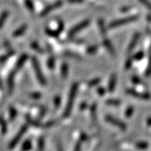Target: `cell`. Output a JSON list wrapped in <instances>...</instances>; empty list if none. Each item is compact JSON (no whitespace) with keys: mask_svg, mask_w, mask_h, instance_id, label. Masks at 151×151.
Returning <instances> with one entry per match:
<instances>
[{"mask_svg":"<svg viewBox=\"0 0 151 151\" xmlns=\"http://www.w3.org/2000/svg\"><path fill=\"white\" fill-rule=\"evenodd\" d=\"M60 103H61V99L59 96H56V98L54 99V104H55V107L58 108L60 106Z\"/></svg>","mask_w":151,"mask_h":151,"instance_id":"cell-37","label":"cell"},{"mask_svg":"<svg viewBox=\"0 0 151 151\" xmlns=\"http://www.w3.org/2000/svg\"><path fill=\"white\" fill-rule=\"evenodd\" d=\"M26 29H27V26H26V24H24V25L20 26L19 28L17 29L12 33V36H13V37H19V36H21L22 35H23V34L25 33Z\"/></svg>","mask_w":151,"mask_h":151,"instance_id":"cell-13","label":"cell"},{"mask_svg":"<svg viewBox=\"0 0 151 151\" xmlns=\"http://www.w3.org/2000/svg\"><path fill=\"white\" fill-rule=\"evenodd\" d=\"M55 123H56V121H55V120H50V121L47 122V123L44 124V127L45 128L51 127H52V126H53Z\"/></svg>","mask_w":151,"mask_h":151,"instance_id":"cell-41","label":"cell"},{"mask_svg":"<svg viewBox=\"0 0 151 151\" xmlns=\"http://www.w3.org/2000/svg\"><path fill=\"white\" fill-rule=\"evenodd\" d=\"M97 91H98V93H99L100 96H103L104 93H105V90H104V89L103 87L99 88Z\"/></svg>","mask_w":151,"mask_h":151,"instance_id":"cell-44","label":"cell"},{"mask_svg":"<svg viewBox=\"0 0 151 151\" xmlns=\"http://www.w3.org/2000/svg\"><path fill=\"white\" fill-rule=\"evenodd\" d=\"M70 2L72 3H80V2H83L84 0H68Z\"/></svg>","mask_w":151,"mask_h":151,"instance_id":"cell-45","label":"cell"},{"mask_svg":"<svg viewBox=\"0 0 151 151\" xmlns=\"http://www.w3.org/2000/svg\"><path fill=\"white\" fill-rule=\"evenodd\" d=\"M90 114H91V118L93 121H96V104H93L90 108Z\"/></svg>","mask_w":151,"mask_h":151,"instance_id":"cell-20","label":"cell"},{"mask_svg":"<svg viewBox=\"0 0 151 151\" xmlns=\"http://www.w3.org/2000/svg\"><path fill=\"white\" fill-rule=\"evenodd\" d=\"M26 120H27L28 123H29L30 125H32V126H34V127H43V125H42V124H41L40 122L32 119V117H31V116L29 115L26 116Z\"/></svg>","mask_w":151,"mask_h":151,"instance_id":"cell-17","label":"cell"},{"mask_svg":"<svg viewBox=\"0 0 151 151\" xmlns=\"http://www.w3.org/2000/svg\"><path fill=\"white\" fill-rule=\"evenodd\" d=\"M31 46H32V48L33 49V50H35L36 51H37V52H40V53H42V52H43V50H42V49L40 47V46H39V44H38L37 42H32V43H31Z\"/></svg>","mask_w":151,"mask_h":151,"instance_id":"cell-26","label":"cell"},{"mask_svg":"<svg viewBox=\"0 0 151 151\" xmlns=\"http://www.w3.org/2000/svg\"><path fill=\"white\" fill-rule=\"evenodd\" d=\"M57 151H63V149L62 147V145L60 143H59L57 145Z\"/></svg>","mask_w":151,"mask_h":151,"instance_id":"cell-46","label":"cell"},{"mask_svg":"<svg viewBox=\"0 0 151 151\" xmlns=\"http://www.w3.org/2000/svg\"><path fill=\"white\" fill-rule=\"evenodd\" d=\"M31 148H32V141H31V139H28L22 144L21 151H29Z\"/></svg>","mask_w":151,"mask_h":151,"instance_id":"cell-18","label":"cell"},{"mask_svg":"<svg viewBox=\"0 0 151 151\" xmlns=\"http://www.w3.org/2000/svg\"><path fill=\"white\" fill-rule=\"evenodd\" d=\"M13 53H14V52L13 51H11V52H9V53H7L6 55H5V56H2L0 57V63H2V62H5L6 60H8V58H9L10 56H12L13 55Z\"/></svg>","mask_w":151,"mask_h":151,"instance_id":"cell-30","label":"cell"},{"mask_svg":"<svg viewBox=\"0 0 151 151\" xmlns=\"http://www.w3.org/2000/svg\"><path fill=\"white\" fill-rule=\"evenodd\" d=\"M81 143L82 141L80 140V141L76 144L75 148H74V151H81Z\"/></svg>","mask_w":151,"mask_h":151,"instance_id":"cell-42","label":"cell"},{"mask_svg":"<svg viewBox=\"0 0 151 151\" xmlns=\"http://www.w3.org/2000/svg\"><path fill=\"white\" fill-rule=\"evenodd\" d=\"M16 73L17 72L16 70H12V73L9 74L8 77V89H9V93H12V91H13V89H14V79H15V76H16Z\"/></svg>","mask_w":151,"mask_h":151,"instance_id":"cell-9","label":"cell"},{"mask_svg":"<svg viewBox=\"0 0 151 151\" xmlns=\"http://www.w3.org/2000/svg\"><path fill=\"white\" fill-rule=\"evenodd\" d=\"M29 97L32 98L34 99H40L42 97V94L40 93H29Z\"/></svg>","mask_w":151,"mask_h":151,"instance_id":"cell-35","label":"cell"},{"mask_svg":"<svg viewBox=\"0 0 151 151\" xmlns=\"http://www.w3.org/2000/svg\"><path fill=\"white\" fill-rule=\"evenodd\" d=\"M47 65L48 67L50 68V69H53L54 66H55V59L53 57H50L49 60H48L47 62Z\"/></svg>","mask_w":151,"mask_h":151,"instance_id":"cell-29","label":"cell"},{"mask_svg":"<svg viewBox=\"0 0 151 151\" xmlns=\"http://www.w3.org/2000/svg\"><path fill=\"white\" fill-rule=\"evenodd\" d=\"M147 124L149 126H151V117L147 119Z\"/></svg>","mask_w":151,"mask_h":151,"instance_id":"cell-47","label":"cell"},{"mask_svg":"<svg viewBox=\"0 0 151 151\" xmlns=\"http://www.w3.org/2000/svg\"><path fill=\"white\" fill-rule=\"evenodd\" d=\"M149 144L147 142H139L136 144V147L139 150H146L148 148Z\"/></svg>","mask_w":151,"mask_h":151,"instance_id":"cell-23","label":"cell"},{"mask_svg":"<svg viewBox=\"0 0 151 151\" xmlns=\"http://www.w3.org/2000/svg\"><path fill=\"white\" fill-rule=\"evenodd\" d=\"M27 59H28V55H26V54H22V56H20L19 59L18 60L17 63H16L14 70H16V71L17 72L19 70H20V69L22 67V66H23L24 63H25V62L26 61Z\"/></svg>","mask_w":151,"mask_h":151,"instance_id":"cell-11","label":"cell"},{"mask_svg":"<svg viewBox=\"0 0 151 151\" xmlns=\"http://www.w3.org/2000/svg\"><path fill=\"white\" fill-rule=\"evenodd\" d=\"M0 127H1V131L2 134H6L7 132V124L3 116H0Z\"/></svg>","mask_w":151,"mask_h":151,"instance_id":"cell-19","label":"cell"},{"mask_svg":"<svg viewBox=\"0 0 151 151\" xmlns=\"http://www.w3.org/2000/svg\"><path fill=\"white\" fill-rule=\"evenodd\" d=\"M104 45L105 46V47L107 49V50L109 52V53H111L112 55H115V50H114V48H113V45L110 42L108 39H104Z\"/></svg>","mask_w":151,"mask_h":151,"instance_id":"cell-14","label":"cell"},{"mask_svg":"<svg viewBox=\"0 0 151 151\" xmlns=\"http://www.w3.org/2000/svg\"><path fill=\"white\" fill-rule=\"evenodd\" d=\"M97 49H98V46H96H96H92L87 49V52L89 54H94L96 52Z\"/></svg>","mask_w":151,"mask_h":151,"instance_id":"cell-34","label":"cell"},{"mask_svg":"<svg viewBox=\"0 0 151 151\" xmlns=\"http://www.w3.org/2000/svg\"><path fill=\"white\" fill-rule=\"evenodd\" d=\"M132 63H133V60H132V58H129V59H128V60L126 61V63H125L126 69H129V68L131 67Z\"/></svg>","mask_w":151,"mask_h":151,"instance_id":"cell-39","label":"cell"},{"mask_svg":"<svg viewBox=\"0 0 151 151\" xmlns=\"http://www.w3.org/2000/svg\"><path fill=\"white\" fill-rule=\"evenodd\" d=\"M139 2H141L143 6H145L150 11H151V2L149 0H139Z\"/></svg>","mask_w":151,"mask_h":151,"instance_id":"cell-32","label":"cell"},{"mask_svg":"<svg viewBox=\"0 0 151 151\" xmlns=\"http://www.w3.org/2000/svg\"><path fill=\"white\" fill-rule=\"evenodd\" d=\"M139 18L137 16H129V17H126V18L119 19H116L115 21H113L109 23V28H116V27H118V26H121L123 25H126V24H129L130 22H133V21H136L137 19Z\"/></svg>","mask_w":151,"mask_h":151,"instance_id":"cell-3","label":"cell"},{"mask_svg":"<svg viewBox=\"0 0 151 151\" xmlns=\"http://www.w3.org/2000/svg\"><path fill=\"white\" fill-rule=\"evenodd\" d=\"M90 20L86 19L84 21H82L80 23L77 24L76 26H75L74 27L71 29L70 32H69V36L72 37V36H75L76 34L78 33L79 32H80L81 30H83V29H85L86 26H88L90 25Z\"/></svg>","mask_w":151,"mask_h":151,"instance_id":"cell-5","label":"cell"},{"mask_svg":"<svg viewBox=\"0 0 151 151\" xmlns=\"http://www.w3.org/2000/svg\"><path fill=\"white\" fill-rule=\"evenodd\" d=\"M9 12L8 11H4L0 16V29H2V26H4L5 22H6V19L9 16Z\"/></svg>","mask_w":151,"mask_h":151,"instance_id":"cell-16","label":"cell"},{"mask_svg":"<svg viewBox=\"0 0 151 151\" xmlns=\"http://www.w3.org/2000/svg\"><path fill=\"white\" fill-rule=\"evenodd\" d=\"M46 111H47V109H46V107H42V109H41V110H40V112L39 119H42V118H43L44 116L46 115Z\"/></svg>","mask_w":151,"mask_h":151,"instance_id":"cell-38","label":"cell"},{"mask_svg":"<svg viewBox=\"0 0 151 151\" xmlns=\"http://www.w3.org/2000/svg\"><path fill=\"white\" fill-rule=\"evenodd\" d=\"M151 76V55L150 56L148 66H147V70H146V76Z\"/></svg>","mask_w":151,"mask_h":151,"instance_id":"cell-33","label":"cell"},{"mask_svg":"<svg viewBox=\"0 0 151 151\" xmlns=\"http://www.w3.org/2000/svg\"><path fill=\"white\" fill-rule=\"evenodd\" d=\"M116 76L115 74H113V75L111 76V77H110L109 85H108V90H109V92L112 93V92L114 91L116 87Z\"/></svg>","mask_w":151,"mask_h":151,"instance_id":"cell-12","label":"cell"},{"mask_svg":"<svg viewBox=\"0 0 151 151\" xmlns=\"http://www.w3.org/2000/svg\"><path fill=\"white\" fill-rule=\"evenodd\" d=\"M133 110H134V109H133V106H129V107L127 108V109L126 110L125 112V116H127V117H130L132 115H133Z\"/></svg>","mask_w":151,"mask_h":151,"instance_id":"cell-31","label":"cell"},{"mask_svg":"<svg viewBox=\"0 0 151 151\" xmlns=\"http://www.w3.org/2000/svg\"><path fill=\"white\" fill-rule=\"evenodd\" d=\"M139 36H140V35L138 32H137V33L133 35L131 41H130V42L129 44V46H128V52H132L135 49V47L137 46V42H138V41L139 40Z\"/></svg>","mask_w":151,"mask_h":151,"instance_id":"cell-10","label":"cell"},{"mask_svg":"<svg viewBox=\"0 0 151 151\" xmlns=\"http://www.w3.org/2000/svg\"><path fill=\"white\" fill-rule=\"evenodd\" d=\"M68 73H69V66H68V64L64 63L62 65L61 67V76L63 79H66L68 76Z\"/></svg>","mask_w":151,"mask_h":151,"instance_id":"cell-15","label":"cell"},{"mask_svg":"<svg viewBox=\"0 0 151 151\" xmlns=\"http://www.w3.org/2000/svg\"><path fill=\"white\" fill-rule=\"evenodd\" d=\"M65 55L67 56H70V57H73V58H77V59H81V57H80L79 55H77V54H74L73 52H66V53H65Z\"/></svg>","mask_w":151,"mask_h":151,"instance_id":"cell-40","label":"cell"},{"mask_svg":"<svg viewBox=\"0 0 151 151\" xmlns=\"http://www.w3.org/2000/svg\"><path fill=\"white\" fill-rule=\"evenodd\" d=\"M106 104L108 105H111V106H119L121 104V102L119 101V99H109L108 100H106Z\"/></svg>","mask_w":151,"mask_h":151,"instance_id":"cell-21","label":"cell"},{"mask_svg":"<svg viewBox=\"0 0 151 151\" xmlns=\"http://www.w3.org/2000/svg\"><path fill=\"white\" fill-rule=\"evenodd\" d=\"M44 145H45L44 138L41 137L39 138V140H38V151H43Z\"/></svg>","mask_w":151,"mask_h":151,"instance_id":"cell-22","label":"cell"},{"mask_svg":"<svg viewBox=\"0 0 151 151\" xmlns=\"http://www.w3.org/2000/svg\"><path fill=\"white\" fill-rule=\"evenodd\" d=\"M78 88H79L78 83H75L72 85L70 94H69V98H68L67 100V104H66V109H65L63 112V117H68L70 115V113H71L72 109H73V107L74 100H75V98L76 96V94H77Z\"/></svg>","mask_w":151,"mask_h":151,"instance_id":"cell-1","label":"cell"},{"mask_svg":"<svg viewBox=\"0 0 151 151\" xmlns=\"http://www.w3.org/2000/svg\"><path fill=\"white\" fill-rule=\"evenodd\" d=\"M143 56H144V53H143V52L140 51V52H137L135 56H133V59L135 60H140L143 59Z\"/></svg>","mask_w":151,"mask_h":151,"instance_id":"cell-36","label":"cell"},{"mask_svg":"<svg viewBox=\"0 0 151 151\" xmlns=\"http://www.w3.org/2000/svg\"><path fill=\"white\" fill-rule=\"evenodd\" d=\"M25 3H26V7L29 9V11L33 12L34 11V5L32 3V0H25Z\"/></svg>","mask_w":151,"mask_h":151,"instance_id":"cell-27","label":"cell"},{"mask_svg":"<svg viewBox=\"0 0 151 151\" xmlns=\"http://www.w3.org/2000/svg\"><path fill=\"white\" fill-rule=\"evenodd\" d=\"M98 24H99V30H100V32L102 33V35L105 36L106 29H105V26H104V21H103L102 19H99Z\"/></svg>","mask_w":151,"mask_h":151,"instance_id":"cell-25","label":"cell"},{"mask_svg":"<svg viewBox=\"0 0 151 151\" xmlns=\"http://www.w3.org/2000/svg\"><path fill=\"white\" fill-rule=\"evenodd\" d=\"M27 129H28L27 125L22 126V127H21V129H20L19 130L18 133H17V134H16V135L15 136L14 138L12 139V141L10 142L9 146V149H13V148L18 144V143L19 142L20 139H22V137L24 136V134H25V133L26 132Z\"/></svg>","mask_w":151,"mask_h":151,"instance_id":"cell-4","label":"cell"},{"mask_svg":"<svg viewBox=\"0 0 151 151\" xmlns=\"http://www.w3.org/2000/svg\"><path fill=\"white\" fill-rule=\"evenodd\" d=\"M63 5V2H62L61 0H59V1H56V2H54L52 4L50 5V6H48L47 7L44 9L43 11L41 12V16H45L46 15H48L49 13L53 11L54 9H56L57 8H60V6Z\"/></svg>","mask_w":151,"mask_h":151,"instance_id":"cell-7","label":"cell"},{"mask_svg":"<svg viewBox=\"0 0 151 151\" xmlns=\"http://www.w3.org/2000/svg\"><path fill=\"white\" fill-rule=\"evenodd\" d=\"M100 81H101V80L99 78H95V79H93V80H90V82H88V86H96L97 84H99Z\"/></svg>","mask_w":151,"mask_h":151,"instance_id":"cell-28","label":"cell"},{"mask_svg":"<svg viewBox=\"0 0 151 151\" xmlns=\"http://www.w3.org/2000/svg\"><path fill=\"white\" fill-rule=\"evenodd\" d=\"M132 80H133V83H136V84L139 83H141L140 80H139V79L138 77H137V76H133V77L132 78Z\"/></svg>","mask_w":151,"mask_h":151,"instance_id":"cell-43","label":"cell"},{"mask_svg":"<svg viewBox=\"0 0 151 151\" xmlns=\"http://www.w3.org/2000/svg\"><path fill=\"white\" fill-rule=\"evenodd\" d=\"M2 88H3V86H2V80H1V79H0V90H2Z\"/></svg>","mask_w":151,"mask_h":151,"instance_id":"cell-48","label":"cell"},{"mask_svg":"<svg viewBox=\"0 0 151 151\" xmlns=\"http://www.w3.org/2000/svg\"><path fill=\"white\" fill-rule=\"evenodd\" d=\"M32 66H33V69L35 70V73H36V77H37L38 81L40 82V83L42 86L46 85V78L44 77L43 74H42V70H41V67H40V65L38 62L37 59L36 57L32 58Z\"/></svg>","mask_w":151,"mask_h":151,"instance_id":"cell-2","label":"cell"},{"mask_svg":"<svg viewBox=\"0 0 151 151\" xmlns=\"http://www.w3.org/2000/svg\"><path fill=\"white\" fill-rule=\"evenodd\" d=\"M106 120L108 123H111L112 125L117 127L118 128H119L122 130H126L127 129V125H126L125 123L122 122L121 120L116 119V118L113 117L111 116H106Z\"/></svg>","mask_w":151,"mask_h":151,"instance_id":"cell-6","label":"cell"},{"mask_svg":"<svg viewBox=\"0 0 151 151\" xmlns=\"http://www.w3.org/2000/svg\"><path fill=\"white\" fill-rule=\"evenodd\" d=\"M127 93L132 96L138 98V99H145V100L150 99L151 98L150 95L149 93H138V92L136 91L135 90H133V89H128V90H127Z\"/></svg>","mask_w":151,"mask_h":151,"instance_id":"cell-8","label":"cell"},{"mask_svg":"<svg viewBox=\"0 0 151 151\" xmlns=\"http://www.w3.org/2000/svg\"><path fill=\"white\" fill-rule=\"evenodd\" d=\"M9 115L11 121H12L16 117V115H17V112H16V109L14 107H12V106L9 107Z\"/></svg>","mask_w":151,"mask_h":151,"instance_id":"cell-24","label":"cell"}]
</instances>
